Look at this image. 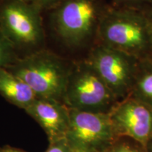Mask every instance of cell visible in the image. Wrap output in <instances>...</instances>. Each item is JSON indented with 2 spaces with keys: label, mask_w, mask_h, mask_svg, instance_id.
Instances as JSON below:
<instances>
[{
  "label": "cell",
  "mask_w": 152,
  "mask_h": 152,
  "mask_svg": "<svg viewBox=\"0 0 152 152\" xmlns=\"http://www.w3.org/2000/svg\"><path fill=\"white\" fill-rule=\"evenodd\" d=\"M96 35L99 43L140 61L152 60L151 15L109 4L100 19Z\"/></svg>",
  "instance_id": "cell-1"
},
{
  "label": "cell",
  "mask_w": 152,
  "mask_h": 152,
  "mask_svg": "<svg viewBox=\"0 0 152 152\" xmlns=\"http://www.w3.org/2000/svg\"><path fill=\"white\" fill-rule=\"evenodd\" d=\"M45 152H73L66 142V139L49 143Z\"/></svg>",
  "instance_id": "cell-16"
},
{
  "label": "cell",
  "mask_w": 152,
  "mask_h": 152,
  "mask_svg": "<svg viewBox=\"0 0 152 152\" xmlns=\"http://www.w3.org/2000/svg\"><path fill=\"white\" fill-rule=\"evenodd\" d=\"M110 5L142 11L149 15L152 14V0H111Z\"/></svg>",
  "instance_id": "cell-14"
},
{
  "label": "cell",
  "mask_w": 152,
  "mask_h": 152,
  "mask_svg": "<svg viewBox=\"0 0 152 152\" xmlns=\"http://www.w3.org/2000/svg\"><path fill=\"white\" fill-rule=\"evenodd\" d=\"M16 49L0 28V68H7L18 59Z\"/></svg>",
  "instance_id": "cell-12"
},
{
  "label": "cell",
  "mask_w": 152,
  "mask_h": 152,
  "mask_svg": "<svg viewBox=\"0 0 152 152\" xmlns=\"http://www.w3.org/2000/svg\"><path fill=\"white\" fill-rule=\"evenodd\" d=\"M25 111L40 125L49 143L66 138L69 126V109L62 102L37 98Z\"/></svg>",
  "instance_id": "cell-9"
},
{
  "label": "cell",
  "mask_w": 152,
  "mask_h": 152,
  "mask_svg": "<svg viewBox=\"0 0 152 152\" xmlns=\"http://www.w3.org/2000/svg\"><path fill=\"white\" fill-rule=\"evenodd\" d=\"M146 151L147 152H152V136L148 141L147 145L145 147Z\"/></svg>",
  "instance_id": "cell-17"
},
{
  "label": "cell",
  "mask_w": 152,
  "mask_h": 152,
  "mask_svg": "<svg viewBox=\"0 0 152 152\" xmlns=\"http://www.w3.org/2000/svg\"><path fill=\"white\" fill-rule=\"evenodd\" d=\"M4 152H25L23 151H22V150L14 149V148H10V147L4 148Z\"/></svg>",
  "instance_id": "cell-18"
},
{
  "label": "cell",
  "mask_w": 152,
  "mask_h": 152,
  "mask_svg": "<svg viewBox=\"0 0 152 152\" xmlns=\"http://www.w3.org/2000/svg\"><path fill=\"white\" fill-rule=\"evenodd\" d=\"M30 4L39 8L40 10L44 9H52L63 0H23Z\"/></svg>",
  "instance_id": "cell-15"
},
{
  "label": "cell",
  "mask_w": 152,
  "mask_h": 152,
  "mask_svg": "<svg viewBox=\"0 0 152 152\" xmlns=\"http://www.w3.org/2000/svg\"><path fill=\"white\" fill-rule=\"evenodd\" d=\"M86 61L121 101L132 92L142 61L121 51L98 43Z\"/></svg>",
  "instance_id": "cell-5"
},
{
  "label": "cell",
  "mask_w": 152,
  "mask_h": 152,
  "mask_svg": "<svg viewBox=\"0 0 152 152\" xmlns=\"http://www.w3.org/2000/svg\"><path fill=\"white\" fill-rule=\"evenodd\" d=\"M72 66L54 53L38 49L6 68L29 85L37 98L62 102Z\"/></svg>",
  "instance_id": "cell-2"
},
{
  "label": "cell",
  "mask_w": 152,
  "mask_h": 152,
  "mask_svg": "<svg viewBox=\"0 0 152 152\" xmlns=\"http://www.w3.org/2000/svg\"><path fill=\"white\" fill-rule=\"evenodd\" d=\"M109 114L118 138L131 139L146 147L152 136L151 106L128 96L118 102Z\"/></svg>",
  "instance_id": "cell-8"
},
{
  "label": "cell",
  "mask_w": 152,
  "mask_h": 152,
  "mask_svg": "<svg viewBox=\"0 0 152 152\" xmlns=\"http://www.w3.org/2000/svg\"><path fill=\"white\" fill-rule=\"evenodd\" d=\"M109 5L102 0H63L53 9L52 20L57 35L70 47H80L96 31Z\"/></svg>",
  "instance_id": "cell-3"
},
{
  "label": "cell",
  "mask_w": 152,
  "mask_h": 152,
  "mask_svg": "<svg viewBox=\"0 0 152 152\" xmlns=\"http://www.w3.org/2000/svg\"><path fill=\"white\" fill-rule=\"evenodd\" d=\"M41 11L23 0L0 1V28L15 49H35L43 43Z\"/></svg>",
  "instance_id": "cell-6"
},
{
  "label": "cell",
  "mask_w": 152,
  "mask_h": 152,
  "mask_svg": "<svg viewBox=\"0 0 152 152\" xmlns=\"http://www.w3.org/2000/svg\"><path fill=\"white\" fill-rule=\"evenodd\" d=\"M62 102L70 109L109 113L119 101L85 61L72 66Z\"/></svg>",
  "instance_id": "cell-4"
},
{
  "label": "cell",
  "mask_w": 152,
  "mask_h": 152,
  "mask_svg": "<svg viewBox=\"0 0 152 152\" xmlns=\"http://www.w3.org/2000/svg\"><path fill=\"white\" fill-rule=\"evenodd\" d=\"M103 152H147L142 144L127 137H118Z\"/></svg>",
  "instance_id": "cell-13"
},
{
  "label": "cell",
  "mask_w": 152,
  "mask_h": 152,
  "mask_svg": "<svg viewBox=\"0 0 152 152\" xmlns=\"http://www.w3.org/2000/svg\"><path fill=\"white\" fill-rule=\"evenodd\" d=\"M0 95L23 110L37 98L29 85L6 68H0Z\"/></svg>",
  "instance_id": "cell-10"
},
{
  "label": "cell",
  "mask_w": 152,
  "mask_h": 152,
  "mask_svg": "<svg viewBox=\"0 0 152 152\" xmlns=\"http://www.w3.org/2000/svg\"><path fill=\"white\" fill-rule=\"evenodd\" d=\"M0 152H4V149H0Z\"/></svg>",
  "instance_id": "cell-19"
},
{
  "label": "cell",
  "mask_w": 152,
  "mask_h": 152,
  "mask_svg": "<svg viewBox=\"0 0 152 152\" xmlns=\"http://www.w3.org/2000/svg\"><path fill=\"white\" fill-rule=\"evenodd\" d=\"M151 19H152V14H151Z\"/></svg>",
  "instance_id": "cell-20"
},
{
  "label": "cell",
  "mask_w": 152,
  "mask_h": 152,
  "mask_svg": "<svg viewBox=\"0 0 152 152\" xmlns=\"http://www.w3.org/2000/svg\"><path fill=\"white\" fill-rule=\"evenodd\" d=\"M129 96L142 101L152 108V60L141 63L135 83Z\"/></svg>",
  "instance_id": "cell-11"
},
{
  "label": "cell",
  "mask_w": 152,
  "mask_h": 152,
  "mask_svg": "<svg viewBox=\"0 0 152 152\" xmlns=\"http://www.w3.org/2000/svg\"><path fill=\"white\" fill-rule=\"evenodd\" d=\"M117 138L109 113L69 109L65 139L73 152H103Z\"/></svg>",
  "instance_id": "cell-7"
}]
</instances>
